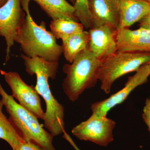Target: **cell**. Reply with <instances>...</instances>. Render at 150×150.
I'll use <instances>...</instances> for the list:
<instances>
[{
  "mask_svg": "<svg viewBox=\"0 0 150 150\" xmlns=\"http://www.w3.org/2000/svg\"><path fill=\"white\" fill-rule=\"evenodd\" d=\"M20 57L28 74L36 75L35 90L46 103L44 127L54 137L63 134L65 131L64 108L54 98L48 83L49 78L52 80L56 78L59 62H48L39 57L28 58L23 54Z\"/></svg>",
  "mask_w": 150,
  "mask_h": 150,
  "instance_id": "cell-1",
  "label": "cell"
},
{
  "mask_svg": "<svg viewBox=\"0 0 150 150\" xmlns=\"http://www.w3.org/2000/svg\"><path fill=\"white\" fill-rule=\"evenodd\" d=\"M30 1L21 0L22 7L26 15L15 42L19 44L23 54L28 58L39 57L48 62H59L63 54L62 46L57 43L52 33L46 29L44 22L38 25L34 21L29 10Z\"/></svg>",
  "mask_w": 150,
  "mask_h": 150,
  "instance_id": "cell-2",
  "label": "cell"
},
{
  "mask_svg": "<svg viewBox=\"0 0 150 150\" xmlns=\"http://www.w3.org/2000/svg\"><path fill=\"white\" fill-rule=\"evenodd\" d=\"M0 95L10 122L25 142L33 143L43 150H56L53 144L54 136L43 129L36 116L7 93L1 83Z\"/></svg>",
  "mask_w": 150,
  "mask_h": 150,
  "instance_id": "cell-3",
  "label": "cell"
},
{
  "mask_svg": "<svg viewBox=\"0 0 150 150\" xmlns=\"http://www.w3.org/2000/svg\"><path fill=\"white\" fill-rule=\"evenodd\" d=\"M101 61L87 48L78 54L71 64H65L63 71L66 75L62 88L70 101L75 102L85 91L95 86L98 81Z\"/></svg>",
  "mask_w": 150,
  "mask_h": 150,
  "instance_id": "cell-4",
  "label": "cell"
},
{
  "mask_svg": "<svg viewBox=\"0 0 150 150\" xmlns=\"http://www.w3.org/2000/svg\"><path fill=\"white\" fill-rule=\"evenodd\" d=\"M150 62V52H124L117 51L101 60L98 73L100 88L110 92L115 80L123 75L137 70Z\"/></svg>",
  "mask_w": 150,
  "mask_h": 150,
  "instance_id": "cell-5",
  "label": "cell"
},
{
  "mask_svg": "<svg viewBox=\"0 0 150 150\" xmlns=\"http://www.w3.org/2000/svg\"><path fill=\"white\" fill-rule=\"evenodd\" d=\"M116 123L107 116H91L73 128V135L79 140L106 147L114 141L113 130Z\"/></svg>",
  "mask_w": 150,
  "mask_h": 150,
  "instance_id": "cell-6",
  "label": "cell"
},
{
  "mask_svg": "<svg viewBox=\"0 0 150 150\" xmlns=\"http://www.w3.org/2000/svg\"><path fill=\"white\" fill-rule=\"evenodd\" d=\"M25 17L21 0H8L0 7V35L6 41V61L9 59L11 48Z\"/></svg>",
  "mask_w": 150,
  "mask_h": 150,
  "instance_id": "cell-7",
  "label": "cell"
},
{
  "mask_svg": "<svg viewBox=\"0 0 150 150\" xmlns=\"http://www.w3.org/2000/svg\"><path fill=\"white\" fill-rule=\"evenodd\" d=\"M0 73L10 87L12 96L18 101L19 104L38 118L44 121L45 112L42 109L40 98L35 87L25 83L17 72L0 70Z\"/></svg>",
  "mask_w": 150,
  "mask_h": 150,
  "instance_id": "cell-8",
  "label": "cell"
},
{
  "mask_svg": "<svg viewBox=\"0 0 150 150\" xmlns=\"http://www.w3.org/2000/svg\"><path fill=\"white\" fill-rule=\"evenodd\" d=\"M150 76V65L148 64L143 65L135 74L129 77L122 89L106 99L92 103L91 107L92 115L99 117L107 116L109 110L124 102L136 88L147 82Z\"/></svg>",
  "mask_w": 150,
  "mask_h": 150,
  "instance_id": "cell-9",
  "label": "cell"
},
{
  "mask_svg": "<svg viewBox=\"0 0 150 150\" xmlns=\"http://www.w3.org/2000/svg\"><path fill=\"white\" fill-rule=\"evenodd\" d=\"M88 48L101 61L117 51V29L110 24H105L88 30Z\"/></svg>",
  "mask_w": 150,
  "mask_h": 150,
  "instance_id": "cell-10",
  "label": "cell"
},
{
  "mask_svg": "<svg viewBox=\"0 0 150 150\" xmlns=\"http://www.w3.org/2000/svg\"><path fill=\"white\" fill-rule=\"evenodd\" d=\"M117 51L150 52V31L140 28L135 30L122 28L117 30Z\"/></svg>",
  "mask_w": 150,
  "mask_h": 150,
  "instance_id": "cell-11",
  "label": "cell"
},
{
  "mask_svg": "<svg viewBox=\"0 0 150 150\" xmlns=\"http://www.w3.org/2000/svg\"><path fill=\"white\" fill-rule=\"evenodd\" d=\"M93 27L110 24L118 29L119 23L118 0H88Z\"/></svg>",
  "mask_w": 150,
  "mask_h": 150,
  "instance_id": "cell-12",
  "label": "cell"
},
{
  "mask_svg": "<svg viewBox=\"0 0 150 150\" xmlns=\"http://www.w3.org/2000/svg\"><path fill=\"white\" fill-rule=\"evenodd\" d=\"M119 23L118 28H129L150 12V4L142 0H118Z\"/></svg>",
  "mask_w": 150,
  "mask_h": 150,
  "instance_id": "cell-13",
  "label": "cell"
},
{
  "mask_svg": "<svg viewBox=\"0 0 150 150\" xmlns=\"http://www.w3.org/2000/svg\"><path fill=\"white\" fill-rule=\"evenodd\" d=\"M52 19H66L79 22L75 15L74 6L66 0H33Z\"/></svg>",
  "mask_w": 150,
  "mask_h": 150,
  "instance_id": "cell-14",
  "label": "cell"
},
{
  "mask_svg": "<svg viewBox=\"0 0 150 150\" xmlns=\"http://www.w3.org/2000/svg\"><path fill=\"white\" fill-rule=\"evenodd\" d=\"M89 40L88 31L84 30L62 39L63 54L67 62L72 63L78 54L87 48Z\"/></svg>",
  "mask_w": 150,
  "mask_h": 150,
  "instance_id": "cell-15",
  "label": "cell"
},
{
  "mask_svg": "<svg viewBox=\"0 0 150 150\" xmlns=\"http://www.w3.org/2000/svg\"><path fill=\"white\" fill-rule=\"evenodd\" d=\"M51 32L56 39H64L70 35L83 31L84 26L79 22L66 19L52 20L50 25Z\"/></svg>",
  "mask_w": 150,
  "mask_h": 150,
  "instance_id": "cell-16",
  "label": "cell"
},
{
  "mask_svg": "<svg viewBox=\"0 0 150 150\" xmlns=\"http://www.w3.org/2000/svg\"><path fill=\"white\" fill-rule=\"evenodd\" d=\"M4 103L0 100V139L7 142L14 150L21 143L25 142L13 128L8 118L3 113Z\"/></svg>",
  "mask_w": 150,
  "mask_h": 150,
  "instance_id": "cell-17",
  "label": "cell"
},
{
  "mask_svg": "<svg viewBox=\"0 0 150 150\" xmlns=\"http://www.w3.org/2000/svg\"><path fill=\"white\" fill-rule=\"evenodd\" d=\"M75 15L79 22L86 30L93 28L91 16L88 8V0H76L74 5Z\"/></svg>",
  "mask_w": 150,
  "mask_h": 150,
  "instance_id": "cell-18",
  "label": "cell"
},
{
  "mask_svg": "<svg viewBox=\"0 0 150 150\" xmlns=\"http://www.w3.org/2000/svg\"><path fill=\"white\" fill-rule=\"evenodd\" d=\"M142 118L148 126V130L150 134V98H148L146 100L143 108Z\"/></svg>",
  "mask_w": 150,
  "mask_h": 150,
  "instance_id": "cell-19",
  "label": "cell"
},
{
  "mask_svg": "<svg viewBox=\"0 0 150 150\" xmlns=\"http://www.w3.org/2000/svg\"><path fill=\"white\" fill-rule=\"evenodd\" d=\"M14 150H43L31 142H22Z\"/></svg>",
  "mask_w": 150,
  "mask_h": 150,
  "instance_id": "cell-20",
  "label": "cell"
},
{
  "mask_svg": "<svg viewBox=\"0 0 150 150\" xmlns=\"http://www.w3.org/2000/svg\"><path fill=\"white\" fill-rule=\"evenodd\" d=\"M139 22L140 28L150 31V12L143 17Z\"/></svg>",
  "mask_w": 150,
  "mask_h": 150,
  "instance_id": "cell-21",
  "label": "cell"
},
{
  "mask_svg": "<svg viewBox=\"0 0 150 150\" xmlns=\"http://www.w3.org/2000/svg\"><path fill=\"white\" fill-rule=\"evenodd\" d=\"M63 134H64L63 136V138H64L65 139L67 140V141H68V142L70 143V144L72 146L75 150H81L79 149L77 146H76V144L75 142H74L72 138H71V136H70L69 134H67V132H66V131H65L63 133Z\"/></svg>",
  "mask_w": 150,
  "mask_h": 150,
  "instance_id": "cell-22",
  "label": "cell"
},
{
  "mask_svg": "<svg viewBox=\"0 0 150 150\" xmlns=\"http://www.w3.org/2000/svg\"><path fill=\"white\" fill-rule=\"evenodd\" d=\"M8 0H0V7L2 6Z\"/></svg>",
  "mask_w": 150,
  "mask_h": 150,
  "instance_id": "cell-23",
  "label": "cell"
},
{
  "mask_svg": "<svg viewBox=\"0 0 150 150\" xmlns=\"http://www.w3.org/2000/svg\"><path fill=\"white\" fill-rule=\"evenodd\" d=\"M71 3H72L73 5L74 4L76 0H69Z\"/></svg>",
  "mask_w": 150,
  "mask_h": 150,
  "instance_id": "cell-24",
  "label": "cell"
},
{
  "mask_svg": "<svg viewBox=\"0 0 150 150\" xmlns=\"http://www.w3.org/2000/svg\"><path fill=\"white\" fill-rule=\"evenodd\" d=\"M142 1H144L150 4V0H142Z\"/></svg>",
  "mask_w": 150,
  "mask_h": 150,
  "instance_id": "cell-25",
  "label": "cell"
},
{
  "mask_svg": "<svg viewBox=\"0 0 150 150\" xmlns=\"http://www.w3.org/2000/svg\"><path fill=\"white\" fill-rule=\"evenodd\" d=\"M148 64H149V65L150 66V62H149V63H148Z\"/></svg>",
  "mask_w": 150,
  "mask_h": 150,
  "instance_id": "cell-26",
  "label": "cell"
}]
</instances>
